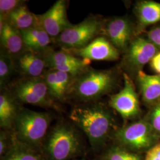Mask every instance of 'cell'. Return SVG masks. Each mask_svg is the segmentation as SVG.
Masks as SVG:
<instances>
[{
	"label": "cell",
	"instance_id": "obj_1",
	"mask_svg": "<svg viewBox=\"0 0 160 160\" xmlns=\"http://www.w3.org/2000/svg\"><path fill=\"white\" fill-rule=\"evenodd\" d=\"M69 119L85 133L92 148L105 142L113 126V119L103 105L92 103L79 105L71 111Z\"/></svg>",
	"mask_w": 160,
	"mask_h": 160
},
{
	"label": "cell",
	"instance_id": "obj_2",
	"mask_svg": "<svg viewBox=\"0 0 160 160\" xmlns=\"http://www.w3.org/2000/svg\"><path fill=\"white\" fill-rule=\"evenodd\" d=\"M117 78L112 70H97L87 67L75 77L69 89V94L82 101H93L111 92Z\"/></svg>",
	"mask_w": 160,
	"mask_h": 160
},
{
	"label": "cell",
	"instance_id": "obj_3",
	"mask_svg": "<svg viewBox=\"0 0 160 160\" xmlns=\"http://www.w3.org/2000/svg\"><path fill=\"white\" fill-rule=\"evenodd\" d=\"M51 121L47 113L20 109L14 123V136L18 143L29 148L40 145Z\"/></svg>",
	"mask_w": 160,
	"mask_h": 160
},
{
	"label": "cell",
	"instance_id": "obj_4",
	"mask_svg": "<svg viewBox=\"0 0 160 160\" xmlns=\"http://www.w3.org/2000/svg\"><path fill=\"white\" fill-rule=\"evenodd\" d=\"M81 142L74 129L66 123L54 127L48 137L45 151L51 160H67L77 154Z\"/></svg>",
	"mask_w": 160,
	"mask_h": 160
},
{
	"label": "cell",
	"instance_id": "obj_5",
	"mask_svg": "<svg viewBox=\"0 0 160 160\" xmlns=\"http://www.w3.org/2000/svg\"><path fill=\"white\" fill-rule=\"evenodd\" d=\"M102 22L96 17H89L82 22L72 25L57 38L63 50L77 49L88 45L103 31Z\"/></svg>",
	"mask_w": 160,
	"mask_h": 160
},
{
	"label": "cell",
	"instance_id": "obj_6",
	"mask_svg": "<svg viewBox=\"0 0 160 160\" xmlns=\"http://www.w3.org/2000/svg\"><path fill=\"white\" fill-rule=\"evenodd\" d=\"M12 94L16 100L23 103L41 107L54 106L43 77L18 81L13 87Z\"/></svg>",
	"mask_w": 160,
	"mask_h": 160
},
{
	"label": "cell",
	"instance_id": "obj_7",
	"mask_svg": "<svg viewBox=\"0 0 160 160\" xmlns=\"http://www.w3.org/2000/svg\"><path fill=\"white\" fill-rule=\"evenodd\" d=\"M114 135L121 145L137 151L151 148L156 140L155 132L152 126L143 120L120 128Z\"/></svg>",
	"mask_w": 160,
	"mask_h": 160
},
{
	"label": "cell",
	"instance_id": "obj_8",
	"mask_svg": "<svg viewBox=\"0 0 160 160\" xmlns=\"http://www.w3.org/2000/svg\"><path fill=\"white\" fill-rule=\"evenodd\" d=\"M124 86L110 99V106L125 119L136 117L140 112L139 102L133 82L129 76L123 74Z\"/></svg>",
	"mask_w": 160,
	"mask_h": 160
},
{
	"label": "cell",
	"instance_id": "obj_9",
	"mask_svg": "<svg viewBox=\"0 0 160 160\" xmlns=\"http://www.w3.org/2000/svg\"><path fill=\"white\" fill-rule=\"evenodd\" d=\"M38 23L51 38H57L65 30L72 24L67 15V2L58 0L51 8L41 15H37Z\"/></svg>",
	"mask_w": 160,
	"mask_h": 160
},
{
	"label": "cell",
	"instance_id": "obj_10",
	"mask_svg": "<svg viewBox=\"0 0 160 160\" xmlns=\"http://www.w3.org/2000/svg\"><path fill=\"white\" fill-rule=\"evenodd\" d=\"M158 48L148 39L138 37L133 39L126 51L125 62L127 67L138 72L151 62Z\"/></svg>",
	"mask_w": 160,
	"mask_h": 160
},
{
	"label": "cell",
	"instance_id": "obj_11",
	"mask_svg": "<svg viewBox=\"0 0 160 160\" xmlns=\"http://www.w3.org/2000/svg\"><path fill=\"white\" fill-rule=\"evenodd\" d=\"M103 31L109 42L119 51H126L133 39V26L126 17L110 20L103 25Z\"/></svg>",
	"mask_w": 160,
	"mask_h": 160
},
{
	"label": "cell",
	"instance_id": "obj_12",
	"mask_svg": "<svg viewBox=\"0 0 160 160\" xmlns=\"http://www.w3.org/2000/svg\"><path fill=\"white\" fill-rule=\"evenodd\" d=\"M66 51L77 57L90 61H115L120 55L119 51L104 37H98L84 48Z\"/></svg>",
	"mask_w": 160,
	"mask_h": 160
},
{
	"label": "cell",
	"instance_id": "obj_13",
	"mask_svg": "<svg viewBox=\"0 0 160 160\" xmlns=\"http://www.w3.org/2000/svg\"><path fill=\"white\" fill-rule=\"evenodd\" d=\"M28 49L24 50L14 60V69L27 77L36 78L44 74L46 63L43 56Z\"/></svg>",
	"mask_w": 160,
	"mask_h": 160
},
{
	"label": "cell",
	"instance_id": "obj_14",
	"mask_svg": "<svg viewBox=\"0 0 160 160\" xmlns=\"http://www.w3.org/2000/svg\"><path fill=\"white\" fill-rule=\"evenodd\" d=\"M52 100H63L68 96L70 86L74 77L69 74L54 69H49L43 75Z\"/></svg>",
	"mask_w": 160,
	"mask_h": 160
},
{
	"label": "cell",
	"instance_id": "obj_15",
	"mask_svg": "<svg viewBox=\"0 0 160 160\" xmlns=\"http://www.w3.org/2000/svg\"><path fill=\"white\" fill-rule=\"evenodd\" d=\"M20 32L27 49L39 54L48 51L52 38L38 22L32 28Z\"/></svg>",
	"mask_w": 160,
	"mask_h": 160
},
{
	"label": "cell",
	"instance_id": "obj_16",
	"mask_svg": "<svg viewBox=\"0 0 160 160\" xmlns=\"http://www.w3.org/2000/svg\"><path fill=\"white\" fill-rule=\"evenodd\" d=\"M0 39L3 50L13 57H17L26 48L20 32L7 21L0 30Z\"/></svg>",
	"mask_w": 160,
	"mask_h": 160
},
{
	"label": "cell",
	"instance_id": "obj_17",
	"mask_svg": "<svg viewBox=\"0 0 160 160\" xmlns=\"http://www.w3.org/2000/svg\"><path fill=\"white\" fill-rule=\"evenodd\" d=\"M138 74V81L143 101L155 103L160 99V75H149L142 70Z\"/></svg>",
	"mask_w": 160,
	"mask_h": 160
},
{
	"label": "cell",
	"instance_id": "obj_18",
	"mask_svg": "<svg viewBox=\"0 0 160 160\" xmlns=\"http://www.w3.org/2000/svg\"><path fill=\"white\" fill-rule=\"evenodd\" d=\"M135 14L141 28L160 22V3L152 1H140L135 7Z\"/></svg>",
	"mask_w": 160,
	"mask_h": 160
},
{
	"label": "cell",
	"instance_id": "obj_19",
	"mask_svg": "<svg viewBox=\"0 0 160 160\" xmlns=\"http://www.w3.org/2000/svg\"><path fill=\"white\" fill-rule=\"evenodd\" d=\"M20 109L17 106V100L12 93L1 92L0 94V126L4 129H10L14 125Z\"/></svg>",
	"mask_w": 160,
	"mask_h": 160
},
{
	"label": "cell",
	"instance_id": "obj_20",
	"mask_svg": "<svg viewBox=\"0 0 160 160\" xmlns=\"http://www.w3.org/2000/svg\"><path fill=\"white\" fill-rule=\"evenodd\" d=\"M6 21L19 31H22L35 26L38 22V18L37 15L30 12L26 6L23 4L12 12Z\"/></svg>",
	"mask_w": 160,
	"mask_h": 160
},
{
	"label": "cell",
	"instance_id": "obj_21",
	"mask_svg": "<svg viewBox=\"0 0 160 160\" xmlns=\"http://www.w3.org/2000/svg\"><path fill=\"white\" fill-rule=\"evenodd\" d=\"M4 160H44L40 155L37 154L31 148L16 142Z\"/></svg>",
	"mask_w": 160,
	"mask_h": 160
},
{
	"label": "cell",
	"instance_id": "obj_22",
	"mask_svg": "<svg viewBox=\"0 0 160 160\" xmlns=\"http://www.w3.org/2000/svg\"><path fill=\"white\" fill-rule=\"evenodd\" d=\"M14 69V60L12 56L4 51H1L0 55V84L1 87L6 85Z\"/></svg>",
	"mask_w": 160,
	"mask_h": 160
},
{
	"label": "cell",
	"instance_id": "obj_23",
	"mask_svg": "<svg viewBox=\"0 0 160 160\" xmlns=\"http://www.w3.org/2000/svg\"><path fill=\"white\" fill-rule=\"evenodd\" d=\"M103 160H142L137 154L120 147H113L104 154Z\"/></svg>",
	"mask_w": 160,
	"mask_h": 160
},
{
	"label": "cell",
	"instance_id": "obj_24",
	"mask_svg": "<svg viewBox=\"0 0 160 160\" xmlns=\"http://www.w3.org/2000/svg\"><path fill=\"white\" fill-rule=\"evenodd\" d=\"M25 1L20 0H1L0 17L6 20L8 16L18 7L24 4Z\"/></svg>",
	"mask_w": 160,
	"mask_h": 160
},
{
	"label": "cell",
	"instance_id": "obj_25",
	"mask_svg": "<svg viewBox=\"0 0 160 160\" xmlns=\"http://www.w3.org/2000/svg\"><path fill=\"white\" fill-rule=\"evenodd\" d=\"M149 123L155 133L160 134V102L152 110L150 116Z\"/></svg>",
	"mask_w": 160,
	"mask_h": 160
},
{
	"label": "cell",
	"instance_id": "obj_26",
	"mask_svg": "<svg viewBox=\"0 0 160 160\" xmlns=\"http://www.w3.org/2000/svg\"><path fill=\"white\" fill-rule=\"evenodd\" d=\"M148 39L158 49H160V27H157L151 29L148 33Z\"/></svg>",
	"mask_w": 160,
	"mask_h": 160
},
{
	"label": "cell",
	"instance_id": "obj_27",
	"mask_svg": "<svg viewBox=\"0 0 160 160\" xmlns=\"http://www.w3.org/2000/svg\"><path fill=\"white\" fill-rule=\"evenodd\" d=\"M145 160H160V143L149 149Z\"/></svg>",
	"mask_w": 160,
	"mask_h": 160
},
{
	"label": "cell",
	"instance_id": "obj_28",
	"mask_svg": "<svg viewBox=\"0 0 160 160\" xmlns=\"http://www.w3.org/2000/svg\"><path fill=\"white\" fill-rule=\"evenodd\" d=\"M151 67L157 74L160 75V52H157L150 62Z\"/></svg>",
	"mask_w": 160,
	"mask_h": 160
},
{
	"label": "cell",
	"instance_id": "obj_29",
	"mask_svg": "<svg viewBox=\"0 0 160 160\" xmlns=\"http://www.w3.org/2000/svg\"><path fill=\"white\" fill-rule=\"evenodd\" d=\"M7 145L8 141L7 135L4 132H1L0 135V154L1 156L4 154L7 151Z\"/></svg>",
	"mask_w": 160,
	"mask_h": 160
}]
</instances>
